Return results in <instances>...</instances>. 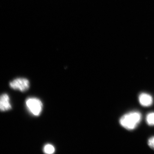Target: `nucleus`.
<instances>
[{
  "mask_svg": "<svg viewBox=\"0 0 154 154\" xmlns=\"http://www.w3.org/2000/svg\"><path fill=\"white\" fill-rule=\"evenodd\" d=\"M142 115L140 112L134 111L122 116L119 119V124L128 130L135 129L141 120Z\"/></svg>",
  "mask_w": 154,
  "mask_h": 154,
  "instance_id": "f257e3e1",
  "label": "nucleus"
},
{
  "mask_svg": "<svg viewBox=\"0 0 154 154\" xmlns=\"http://www.w3.org/2000/svg\"><path fill=\"white\" fill-rule=\"evenodd\" d=\"M25 104L28 111L32 115L36 116L40 115L43 105L40 99L35 97H30L26 100Z\"/></svg>",
  "mask_w": 154,
  "mask_h": 154,
  "instance_id": "f03ea898",
  "label": "nucleus"
},
{
  "mask_svg": "<svg viewBox=\"0 0 154 154\" xmlns=\"http://www.w3.org/2000/svg\"><path fill=\"white\" fill-rule=\"evenodd\" d=\"M10 87L15 90L24 92L28 91L30 87V83L27 79L18 78L10 83Z\"/></svg>",
  "mask_w": 154,
  "mask_h": 154,
  "instance_id": "7ed1b4c3",
  "label": "nucleus"
},
{
  "mask_svg": "<svg viewBox=\"0 0 154 154\" xmlns=\"http://www.w3.org/2000/svg\"><path fill=\"white\" fill-rule=\"evenodd\" d=\"M139 102L141 106L145 107H149L153 104V100L150 95L146 93H141L138 97Z\"/></svg>",
  "mask_w": 154,
  "mask_h": 154,
  "instance_id": "20e7f679",
  "label": "nucleus"
},
{
  "mask_svg": "<svg viewBox=\"0 0 154 154\" xmlns=\"http://www.w3.org/2000/svg\"><path fill=\"white\" fill-rule=\"evenodd\" d=\"M12 106L10 102V97L7 94H3L0 96V111H6L11 110Z\"/></svg>",
  "mask_w": 154,
  "mask_h": 154,
  "instance_id": "39448f33",
  "label": "nucleus"
},
{
  "mask_svg": "<svg viewBox=\"0 0 154 154\" xmlns=\"http://www.w3.org/2000/svg\"><path fill=\"white\" fill-rule=\"evenodd\" d=\"M55 150L54 147L50 144H47L45 145L43 149V151L45 153L48 154L54 153Z\"/></svg>",
  "mask_w": 154,
  "mask_h": 154,
  "instance_id": "423d86ee",
  "label": "nucleus"
},
{
  "mask_svg": "<svg viewBox=\"0 0 154 154\" xmlns=\"http://www.w3.org/2000/svg\"><path fill=\"white\" fill-rule=\"evenodd\" d=\"M147 124L149 126H154V112H150L146 116Z\"/></svg>",
  "mask_w": 154,
  "mask_h": 154,
  "instance_id": "0eeeda50",
  "label": "nucleus"
},
{
  "mask_svg": "<svg viewBox=\"0 0 154 154\" xmlns=\"http://www.w3.org/2000/svg\"><path fill=\"white\" fill-rule=\"evenodd\" d=\"M148 145L151 149L154 150V136L152 137L148 140Z\"/></svg>",
  "mask_w": 154,
  "mask_h": 154,
  "instance_id": "6e6552de",
  "label": "nucleus"
}]
</instances>
